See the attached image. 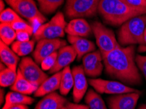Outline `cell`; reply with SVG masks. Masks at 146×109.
Wrapping results in <instances>:
<instances>
[{
  "label": "cell",
  "mask_w": 146,
  "mask_h": 109,
  "mask_svg": "<svg viewBox=\"0 0 146 109\" xmlns=\"http://www.w3.org/2000/svg\"><path fill=\"white\" fill-rule=\"evenodd\" d=\"M62 71L54 73L50 77H48L39 86L34 93L35 97H43L49 93L54 92L60 89V81Z\"/></svg>",
  "instance_id": "cell-17"
},
{
  "label": "cell",
  "mask_w": 146,
  "mask_h": 109,
  "mask_svg": "<svg viewBox=\"0 0 146 109\" xmlns=\"http://www.w3.org/2000/svg\"><path fill=\"white\" fill-rule=\"evenodd\" d=\"M100 51L95 50L86 54L83 57V67L87 76L92 79L100 76L104 65Z\"/></svg>",
  "instance_id": "cell-11"
},
{
  "label": "cell",
  "mask_w": 146,
  "mask_h": 109,
  "mask_svg": "<svg viewBox=\"0 0 146 109\" xmlns=\"http://www.w3.org/2000/svg\"><path fill=\"white\" fill-rule=\"evenodd\" d=\"M5 10V3L3 0H0V12H2Z\"/></svg>",
  "instance_id": "cell-37"
},
{
  "label": "cell",
  "mask_w": 146,
  "mask_h": 109,
  "mask_svg": "<svg viewBox=\"0 0 146 109\" xmlns=\"http://www.w3.org/2000/svg\"><path fill=\"white\" fill-rule=\"evenodd\" d=\"M29 33L23 32V31H18L17 32V40L19 41H30Z\"/></svg>",
  "instance_id": "cell-33"
},
{
  "label": "cell",
  "mask_w": 146,
  "mask_h": 109,
  "mask_svg": "<svg viewBox=\"0 0 146 109\" xmlns=\"http://www.w3.org/2000/svg\"><path fill=\"white\" fill-rule=\"evenodd\" d=\"M66 45V41L64 40L58 39H43L37 42L35 50L33 52L35 61L37 64H41L46 57L57 52L61 48Z\"/></svg>",
  "instance_id": "cell-10"
},
{
  "label": "cell",
  "mask_w": 146,
  "mask_h": 109,
  "mask_svg": "<svg viewBox=\"0 0 146 109\" xmlns=\"http://www.w3.org/2000/svg\"><path fill=\"white\" fill-rule=\"evenodd\" d=\"M7 66L5 65V64L2 63V62H1V64H0V71H3V69H5L7 68Z\"/></svg>",
  "instance_id": "cell-38"
},
{
  "label": "cell",
  "mask_w": 146,
  "mask_h": 109,
  "mask_svg": "<svg viewBox=\"0 0 146 109\" xmlns=\"http://www.w3.org/2000/svg\"><path fill=\"white\" fill-rule=\"evenodd\" d=\"M37 88L38 86L31 83L23 76L19 69L17 70L16 81L12 86H11V90L13 92H19L24 95H30L34 93Z\"/></svg>",
  "instance_id": "cell-20"
},
{
  "label": "cell",
  "mask_w": 146,
  "mask_h": 109,
  "mask_svg": "<svg viewBox=\"0 0 146 109\" xmlns=\"http://www.w3.org/2000/svg\"><path fill=\"white\" fill-rule=\"evenodd\" d=\"M67 103L64 97L56 92H52L44 96L34 109H61Z\"/></svg>",
  "instance_id": "cell-18"
},
{
  "label": "cell",
  "mask_w": 146,
  "mask_h": 109,
  "mask_svg": "<svg viewBox=\"0 0 146 109\" xmlns=\"http://www.w3.org/2000/svg\"><path fill=\"white\" fill-rule=\"evenodd\" d=\"M138 109H146V104H143L139 106Z\"/></svg>",
  "instance_id": "cell-39"
},
{
  "label": "cell",
  "mask_w": 146,
  "mask_h": 109,
  "mask_svg": "<svg viewBox=\"0 0 146 109\" xmlns=\"http://www.w3.org/2000/svg\"><path fill=\"white\" fill-rule=\"evenodd\" d=\"M72 71L74 81L73 88V99L75 103H78L85 96L87 91V80L86 79V75L83 65L75 66Z\"/></svg>",
  "instance_id": "cell-12"
},
{
  "label": "cell",
  "mask_w": 146,
  "mask_h": 109,
  "mask_svg": "<svg viewBox=\"0 0 146 109\" xmlns=\"http://www.w3.org/2000/svg\"><path fill=\"white\" fill-rule=\"evenodd\" d=\"M0 58L1 62L5 64L8 68L17 71V66L19 61V57L12 48L3 41H0Z\"/></svg>",
  "instance_id": "cell-19"
},
{
  "label": "cell",
  "mask_w": 146,
  "mask_h": 109,
  "mask_svg": "<svg viewBox=\"0 0 146 109\" xmlns=\"http://www.w3.org/2000/svg\"><path fill=\"white\" fill-rule=\"evenodd\" d=\"M66 33L68 35L87 37L92 32L91 26L83 18L72 19L66 26Z\"/></svg>",
  "instance_id": "cell-16"
},
{
  "label": "cell",
  "mask_w": 146,
  "mask_h": 109,
  "mask_svg": "<svg viewBox=\"0 0 146 109\" xmlns=\"http://www.w3.org/2000/svg\"><path fill=\"white\" fill-rule=\"evenodd\" d=\"M144 41H145V43L146 45V30H145V33H144Z\"/></svg>",
  "instance_id": "cell-40"
},
{
  "label": "cell",
  "mask_w": 146,
  "mask_h": 109,
  "mask_svg": "<svg viewBox=\"0 0 146 109\" xmlns=\"http://www.w3.org/2000/svg\"><path fill=\"white\" fill-rule=\"evenodd\" d=\"M136 63L146 80V55H137L136 56Z\"/></svg>",
  "instance_id": "cell-31"
},
{
  "label": "cell",
  "mask_w": 146,
  "mask_h": 109,
  "mask_svg": "<svg viewBox=\"0 0 146 109\" xmlns=\"http://www.w3.org/2000/svg\"><path fill=\"white\" fill-rule=\"evenodd\" d=\"M146 30V15H140L129 19L121 26L118 32V42L121 46L134 44L145 45L144 33Z\"/></svg>",
  "instance_id": "cell-3"
},
{
  "label": "cell",
  "mask_w": 146,
  "mask_h": 109,
  "mask_svg": "<svg viewBox=\"0 0 146 109\" xmlns=\"http://www.w3.org/2000/svg\"><path fill=\"white\" fill-rule=\"evenodd\" d=\"M7 109H29V108L26 104H17L10 106Z\"/></svg>",
  "instance_id": "cell-35"
},
{
  "label": "cell",
  "mask_w": 146,
  "mask_h": 109,
  "mask_svg": "<svg viewBox=\"0 0 146 109\" xmlns=\"http://www.w3.org/2000/svg\"><path fill=\"white\" fill-rule=\"evenodd\" d=\"M23 18L21 17L16 11L11 9L8 8L2 11L0 15V21L1 23L11 24L14 22L21 20Z\"/></svg>",
  "instance_id": "cell-28"
},
{
  "label": "cell",
  "mask_w": 146,
  "mask_h": 109,
  "mask_svg": "<svg viewBox=\"0 0 146 109\" xmlns=\"http://www.w3.org/2000/svg\"><path fill=\"white\" fill-rule=\"evenodd\" d=\"M90 26L102 57L121 46L111 30L99 22H94Z\"/></svg>",
  "instance_id": "cell-6"
},
{
  "label": "cell",
  "mask_w": 146,
  "mask_h": 109,
  "mask_svg": "<svg viewBox=\"0 0 146 109\" xmlns=\"http://www.w3.org/2000/svg\"><path fill=\"white\" fill-rule=\"evenodd\" d=\"M98 13L106 23L114 26H121L132 18L146 15L132 7L127 0H100Z\"/></svg>",
  "instance_id": "cell-2"
},
{
  "label": "cell",
  "mask_w": 146,
  "mask_h": 109,
  "mask_svg": "<svg viewBox=\"0 0 146 109\" xmlns=\"http://www.w3.org/2000/svg\"><path fill=\"white\" fill-rule=\"evenodd\" d=\"M100 0H66L65 13L70 19L92 17L98 13Z\"/></svg>",
  "instance_id": "cell-5"
},
{
  "label": "cell",
  "mask_w": 146,
  "mask_h": 109,
  "mask_svg": "<svg viewBox=\"0 0 146 109\" xmlns=\"http://www.w3.org/2000/svg\"><path fill=\"white\" fill-rule=\"evenodd\" d=\"M34 46V40H30L28 41H17L11 44V48L19 56H25L32 52Z\"/></svg>",
  "instance_id": "cell-24"
},
{
  "label": "cell",
  "mask_w": 146,
  "mask_h": 109,
  "mask_svg": "<svg viewBox=\"0 0 146 109\" xmlns=\"http://www.w3.org/2000/svg\"><path fill=\"white\" fill-rule=\"evenodd\" d=\"M68 24L62 13L58 12L49 22L41 25L34 33V41L43 39H58L64 36Z\"/></svg>",
  "instance_id": "cell-4"
},
{
  "label": "cell",
  "mask_w": 146,
  "mask_h": 109,
  "mask_svg": "<svg viewBox=\"0 0 146 109\" xmlns=\"http://www.w3.org/2000/svg\"><path fill=\"white\" fill-rule=\"evenodd\" d=\"M34 99L17 92H9L5 96V104L1 109H7L10 106L17 104H31L34 102Z\"/></svg>",
  "instance_id": "cell-21"
},
{
  "label": "cell",
  "mask_w": 146,
  "mask_h": 109,
  "mask_svg": "<svg viewBox=\"0 0 146 109\" xmlns=\"http://www.w3.org/2000/svg\"><path fill=\"white\" fill-rule=\"evenodd\" d=\"M77 57V52L72 45L64 46L59 50L56 63L49 71V73L51 74L62 71L66 67L69 66Z\"/></svg>",
  "instance_id": "cell-14"
},
{
  "label": "cell",
  "mask_w": 146,
  "mask_h": 109,
  "mask_svg": "<svg viewBox=\"0 0 146 109\" xmlns=\"http://www.w3.org/2000/svg\"><path fill=\"white\" fill-rule=\"evenodd\" d=\"M0 37L1 41L7 45L13 44L17 39V32L11 24L1 23L0 24Z\"/></svg>",
  "instance_id": "cell-25"
},
{
  "label": "cell",
  "mask_w": 146,
  "mask_h": 109,
  "mask_svg": "<svg viewBox=\"0 0 146 109\" xmlns=\"http://www.w3.org/2000/svg\"><path fill=\"white\" fill-rule=\"evenodd\" d=\"M88 83L97 93L106 94H121V93L136 92L141 93L138 90L129 87L120 82L108 81L101 79H90Z\"/></svg>",
  "instance_id": "cell-8"
},
{
  "label": "cell",
  "mask_w": 146,
  "mask_h": 109,
  "mask_svg": "<svg viewBox=\"0 0 146 109\" xmlns=\"http://www.w3.org/2000/svg\"><path fill=\"white\" fill-rule=\"evenodd\" d=\"M66 105L70 109H89V107L87 105L79 104L78 103H70V102H68Z\"/></svg>",
  "instance_id": "cell-34"
},
{
  "label": "cell",
  "mask_w": 146,
  "mask_h": 109,
  "mask_svg": "<svg viewBox=\"0 0 146 109\" xmlns=\"http://www.w3.org/2000/svg\"><path fill=\"white\" fill-rule=\"evenodd\" d=\"M17 71L7 67L0 71V85L2 88L12 86L16 81Z\"/></svg>",
  "instance_id": "cell-27"
},
{
  "label": "cell",
  "mask_w": 146,
  "mask_h": 109,
  "mask_svg": "<svg viewBox=\"0 0 146 109\" xmlns=\"http://www.w3.org/2000/svg\"><path fill=\"white\" fill-rule=\"evenodd\" d=\"M103 61L106 73L112 79L129 85H139L142 82L134 45L120 46L104 55Z\"/></svg>",
  "instance_id": "cell-1"
},
{
  "label": "cell",
  "mask_w": 146,
  "mask_h": 109,
  "mask_svg": "<svg viewBox=\"0 0 146 109\" xmlns=\"http://www.w3.org/2000/svg\"><path fill=\"white\" fill-rule=\"evenodd\" d=\"M140 96L136 92L113 95L108 99L110 109H135Z\"/></svg>",
  "instance_id": "cell-13"
},
{
  "label": "cell",
  "mask_w": 146,
  "mask_h": 109,
  "mask_svg": "<svg viewBox=\"0 0 146 109\" xmlns=\"http://www.w3.org/2000/svg\"><path fill=\"white\" fill-rule=\"evenodd\" d=\"M19 69L28 81L38 87L48 78L38 64L30 57H24L22 59Z\"/></svg>",
  "instance_id": "cell-9"
},
{
  "label": "cell",
  "mask_w": 146,
  "mask_h": 109,
  "mask_svg": "<svg viewBox=\"0 0 146 109\" xmlns=\"http://www.w3.org/2000/svg\"><path fill=\"white\" fill-rule=\"evenodd\" d=\"M18 14L26 18L31 24L42 25L46 18L37 8L34 0H5Z\"/></svg>",
  "instance_id": "cell-7"
},
{
  "label": "cell",
  "mask_w": 146,
  "mask_h": 109,
  "mask_svg": "<svg viewBox=\"0 0 146 109\" xmlns=\"http://www.w3.org/2000/svg\"><path fill=\"white\" fill-rule=\"evenodd\" d=\"M68 40L77 52L78 60L83 58L86 54L96 50L94 43L84 37L68 35Z\"/></svg>",
  "instance_id": "cell-15"
},
{
  "label": "cell",
  "mask_w": 146,
  "mask_h": 109,
  "mask_svg": "<svg viewBox=\"0 0 146 109\" xmlns=\"http://www.w3.org/2000/svg\"><path fill=\"white\" fill-rule=\"evenodd\" d=\"M85 102L89 109H108L102 97L92 89L88 90L87 92Z\"/></svg>",
  "instance_id": "cell-23"
},
{
  "label": "cell",
  "mask_w": 146,
  "mask_h": 109,
  "mask_svg": "<svg viewBox=\"0 0 146 109\" xmlns=\"http://www.w3.org/2000/svg\"><path fill=\"white\" fill-rule=\"evenodd\" d=\"M130 5L146 13V0H127Z\"/></svg>",
  "instance_id": "cell-32"
},
{
  "label": "cell",
  "mask_w": 146,
  "mask_h": 109,
  "mask_svg": "<svg viewBox=\"0 0 146 109\" xmlns=\"http://www.w3.org/2000/svg\"><path fill=\"white\" fill-rule=\"evenodd\" d=\"M11 26L16 32L23 31V32L28 33L30 35L34 33V28L32 25H30L29 24L24 21L23 19L14 22L11 24Z\"/></svg>",
  "instance_id": "cell-29"
},
{
  "label": "cell",
  "mask_w": 146,
  "mask_h": 109,
  "mask_svg": "<svg viewBox=\"0 0 146 109\" xmlns=\"http://www.w3.org/2000/svg\"><path fill=\"white\" fill-rule=\"evenodd\" d=\"M57 57H58V52H55L52 53V54L46 57L41 63V69L43 71H49L54 67L56 63Z\"/></svg>",
  "instance_id": "cell-30"
},
{
  "label": "cell",
  "mask_w": 146,
  "mask_h": 109,
  "mask_svg": "<svg viewBox=\"0 0 146 109\" xmlns=\"http://www.w3.org/2000/svg\"><path fill=\"white\" fill-rule=\"evenodd\" d=\"M61 109H70V108H68L67 106H66V105H65L64 106H63V107H62V108Z\"/></svg>",
  "instance_id": "cell-41"
},
{
  "label": "cell",
  "mask_w": 146,
  "mask_h": 109,
  "mask_svg": "<svg viewBox=\"0 0 146 109\" xmlns=\"http://www.w3.org/2000/svg\"><path fill=\"white\" fill-rule=\"evenodd\" d=\"M62 71V74L59 90L62 95H66L69 93L72 88H74V76L70 66L66 67Z\"/></svg>",
  "instance_id": "cell-22"
},
{
  "label": "cell",
  "mask_w": 146,
  "mask_h": 109,
  "mask_svg": "<svg viewBox=\"0 0 146 109\" xmlns=\"http://www.w3.org/2000/svg\"><path fill=\"white\" fill-rule=\"evenodd\" d=\"M42 13L50 15L54 13L64 0H37Z\"/></svg>",
  "instance_id": "cell-26"
},
{
  "label": "cell",
  "mask_w": 146,
  "mask_h": 109,
  "mask_svg": "<svg viewBox=\"0 0 146 109\" xmlns=\"http://www.w3.org/2000/svg\"><path fill=\"white\" fill-rule=\"evenodd\" d=\"M4 94H5V91L3 89L0 90V96H1V100H0V104H2L3 103V99H4Z\"/></svg>",
  "instance_id": "cell-36"
}]
</instances>
